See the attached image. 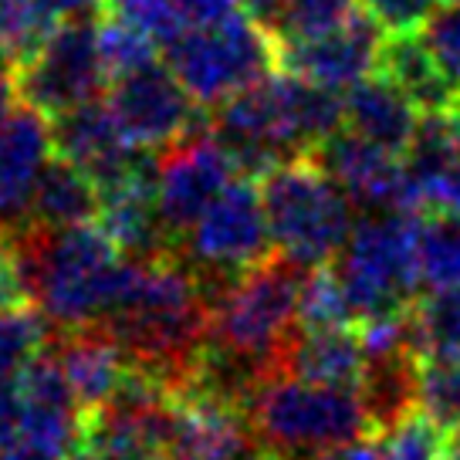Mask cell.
Returning <instances> with one entry per match:
<instances>
[{
	"label": "cell",
	"instance_id": "cell-1",
	"mask_svg": "<svg viewBox=\"0 0 460 460\" xmlns=\"http://www.w3.org/2000/svg\"><path fill=\"white\" fill-rule=\"evenodd\" d=\"M102 329L122 345L132 369L183 393L197 373L210 329V291L176 251L126 258Z\"/></svg>",
	"mask_w": 460,
	"mask_h": 460
},
{
	"label": "cell",
	"instance_id": "cell-2",
	"mask_svg": "<svg viewBox=\"0 0 460 460\" xmlns=\"http://www.w3.org/2000/svg\"><path fill=\"white\" fill-rule=\"evenodd\" d=\"M345 126V105L335 88L302 75H264L251 88L217 105L210 129L244 176L261 180L278 163L312 156Z\"/></svg>",
	"mask_w": 460,
	"mask_h": 460
},
{
	"label": "cell",
	"instance_id": "cell-3",
	"mask_svg": "<svg viewBox=\"0 0 460 460\" xmlns=\"http://www.w3.org/2000/svg\"><path fill=\"white\" fill-rule=\"evenodd\" d=\"M305 274L308 268L274 251L271 258L217 288L210 298L207 356L258 389L302 329Z\"/></svg>",
	"mask_w": 460,
	"mask_h": 460
},
{
	"label": "cell",
	"instance_id": "cell-4",
	"mask_svg": "<svg viewBox=\"0 0 460 460\" xmlns=\"http://www.w3.org/2000/svg\"><path fill=\"white\" fill-rule=\"evenodd\" d=\"M28 288V302L44 315L51 332L99 325L115 298L126 254L92 220L72 227L11 230Z\"/></svg>",
	"mask_w": 460,
	"mask_h": 460
},
{
	"label": "cell",
	"instance_id": "cell-5",
	"mask_svg": "<svg viewBox=\"0 0 460 460\" xmlns=\"http://www.w3.org/2000/svg\"><path fill=\"white\" fill-rule=\"evenodd\" d=\"M247 420L274 460H305L373 433L359 393L271 373L247 400Z\"/></svg>",
	"mask_w": 460,
	"mask_h": 460
},
{
	"label": "cell",
	"instance_id": "cell-6",
	"mask_svg": "<svg viewBox=\"0 0 460 460\" xmlns=\"http://www.w3.org/2000/svg\"><path fill=\"white\" fill-rule=\"evenodd\" d=\"M274 251L302 268H322L339 258L356 227L352 200L315 156H295L261 176Z\"/></svg>",
	"mask_w": 460,
	"mask_h": 460
},
{
	"label": "cell",
	"instance_id": "cell-7",
	"mask_svg": "<svg viewBox=\"0 0 460 460\" xmlns=\"http://www.w3.org/2000/svg\"><path fill=\"white\" fill-rule=\"evenodd\" d=\"M417 224L420 217L366 214L352 227L332 271L339 278L352 325L402 315L417 302Z\"/></svg>",
	"mask_w": 460,
	"mask_h": 460
},
{
	"label": "cell",
	"instance_id": "cell-8",
	"mask_svg": "<svg viewBox=\"0 0 460 460\" xmlns=\"http://www.w3.org/2000/svg\"><path fill=\"white\" fill-rule=\"evenodd\" d=\"M166 65L193 102L214 112L278 68V34L251 11H234L224 21L180 31L166 44Z\"/></svg>",
	"mask_w": 460,
	"mask_h": 460
},
{
	"label": "cell",
	"instance_id": "cell-9",
	"mask_svg": "<svg viewBox=\"0 0 460 460\" xmlns=\"http://www.w3.org/2000/svg\"><path fill=\"white\" fill-rule=\"evenodd\" d=\"M176 254L200 274L210 298L230 278L254 268L258 261L271 258V227H268V214H264V200L254 176L234 180L176 241Z\"/></svg>",
	"mask_w": 460,
	"mask_h": 460
},
{
	"label": "cell",
	"instance_id": "cell-10",
	"mask_svg": "<svg viewBox=\"0 0 460 460\" xmlns=\"http://www.w3.org/2000/svg\"><path fill=\"white\" fill-rule=\"evenodd\" d=\"M102 17V14H99ZM99 17L61 21L44 44L14 68L17 102L48 119L95 102L112 82L99 44Z\"/></svg>",
	"mask_w": 460,
	"mask_h": 460
},
{
	"label": "cell",
	"instance_id": "cell-11",
	"mask_svg": "<svg viewBox=\"0 0 460 460\" xmlns=\"http://www.w3.org/2000/svg\"><path fill=\"white\" fill-rule=\"evenodd\" d=\"M156 203L159 217L170 230L172 247L187 234L197 217L234 183L237 163L210 126L190 129L183 139L156 153Z\"/></svg>",
	"mask_w": 460,
	"mask_h": 460
},
{
	"label": "cell",
	"instance_id": "cell-12",
	"mask_svg": "<svg viewBox=\"0 0 460 460\" xmlns=\"http://www.w3.org/2000/svg\"><path fill=\"white\" fill-rule=\"evenodd\" d=\"M105 102L112 105L129 143L149 153L166 149L200 126L193 95L172 75L170 65H159V61H149L143 68L112 78V92Z\"/></svg>",
	"mask_w": 460,
	"mask_h": 460
},
{
	"label": "cell",
	"instance_id": "cell-13",
	"mask_svg": "<svg viewBox=\"0 0 460 460\" xmlns=\"http://www.w3.org/2000/svg\"><path fill=\"white\" fill-rule=\"evenodd\" d=\"M312 156L335 176V183L345 190L352 207L362 214H417L420 193L410 176V166L400 163V153H389L383 146L366 143L356 132L342 129L329 136Z\"/></svg>",
	"mask_w": 460,
	"mask_h": 460
},
{
	"label": "cell",
	"instance_id": "cell-14",
	"mask_svg": "<svg viewBox=\"0 0 460 460\" xmlns=\"http://www.w3.org/2000/svg\"><path fill=\"white\" fill-rule=\"evenodd\" d=\"M379 24L366 11H352L342 24L322 31L315 38L278 41V68L302 75L308 82L325 88H352L366 75H373L379 61Z\"/></svg>",
	"mask_w": 460,
	"mask_h": 460
},
{
	"label": "cell",
	"instance_id": "cell-15",
	"mask_svg": "<svg viewBox=\"0 0 460 460\" xmlns=\"http://www.w3.org/2000/svg\"><path fill=\"white\" fill-rule=\"evenodd\" d=\"M264 454L247 410L207 393H180L172 402L166 457L170 460H254Z\"/></svg>",
	"mask_w": 460,
	"mask_h": 460
},
{
	"label": "cell",
	"instance_id": "cell-16",
	"mask_svg": "<svg viewBox=\"0 0 460 460\" xmlns=\"http://www.w3.org/2000/svg\"><path fill=\"white\" fill-rule=\"evenodd\" d=\"M58 156L72 159L99 183V190L112 187L132 172L149 166V149L129 143L109 102H88L72 112L51 119Z\"/></svg>",
	"mask_w": 460,
	"mask_h": 460
},
{
	"label": "cell",
	"instance_id": "cell-17",
	"mask_svg": "<svg viewBox=\"0 0 460 460\" xmlns=\"http://www.w3.org/2000/svg\"><path fill=\"white\" fill-rule=\"evenodd\" d=\"M17 383L24 389V440L21 444L48 450L55 457H72L85 430V410L58 362L51 339L17 373Z\"/></svg>",
	"mask_w": 460,
	"mask_h": 460
},
{
	"label": "cell",
	"instance_id": "cell-18",
	"mask_svg": "<svg viewBox=\"0 0 460 460\" xmlns=\"http://www.w3.org/2000/svg\"><path fill=\"white\" fill-rule=\"evenodd\" d=\"M55 149L51 119L17 102L0 115V227L21 230L28 224L31 197Z\"/></svg>",
	"mask_w": 460,
	"mask_h": 460
},
{
	"label": "cell",
	"instance_id": "cell-19",
	"mask_svg": "<svg viewBox=\"0 0 460 460\" xmlns=\"http://www.w3.org/2000/svg\"><path fill=\"white\" fill-rule=\"evenodd\" d=\"M406 166L417 183L420 207L430 214H460V105L420 112Z\"/></svg>",
	"mask_w": 460,
	"mask_h": 460
},
{
	"label": "cell",
	"instance_id": "cell-20",
	"mask_svg": "<svg viewBox=\"0 0 460 460\" xmlns=\"http://www.w3.org/2000/svg\"><path fill=\"white\" fill-rule=\"evenodd\" d=\"M366 345L356 325H302L281 352L274 373H288L322 386L359 389Z\"/></svg>",
	"mask_w": 460,
	"mask_h": 460
},
{
	"label": "cell",
	"instance_id": "cell-21",
	"mask_svg": "<svg viewBox=\"0 0 460 460\" xmlns=\"http://www.w3.org/2000/svg\"><path fill=\"white\" fill-rule=\"evenodd\" d=\"M51 349H55L58 362H61L85 413L112 400L115 389L122 386V379L129 373V359H126L122 345L102 325L51 332Z\"/></svg>",
	"mask_w": 460,
	"mask_h": 460
},
{
	"label": "cell",
	"instance_id": "cell-22",
	"mask_svg": "<svg viewBox=\"0 0 460 460\" xmlns=\"http://www.w3.org/2000/svg\"><path fill=\"white\" fill-rule=\"evenodd\" d=\"M345 129L389 153H406L417 136L420 109L389 82L386 75H366L345 88Z\"/></svg>",
	"mask_w": 460,
	"mask_h": 460
},
{
	"label": "cell",
	"instance_id": "cell-23",
	"mask_svg": "<svg viewBox=\"0 0 460 460\" xmlns=\"http://www.w3.org/2000/svg\"><path fill=\"white\" fill-rule=\"evenodd\" d=\"M356 393L376 437L393 430L420 406V356L413 349L366 352V369Z\"/></svg>",
	"mask_w": 460,
	"mask_h": 460
},
{
	"label": "cell",
	"instance_id": "cell-24",
	"mask_svg": "<svg viewBox=\"0 0 460 460\" xmlns=\"http://www.w3.org/2000/svg\"><path fill=\"white\" fill-rule=\"evenodd\" d=\"M379 75H386L420 112H444L460 105V95L447 82L440 65L433 61L430 48L417 34H389L376 61Z\"/></svg>",
	"mask_w": 460,
	"mask_h": 460
},
{
	"label": "cell",
	"instance_id": "cell-25",
	"mask_svg": "<svg viewBox=\"0 0 460 460\" xmlns=\"http://www.w3.org/2000/svg\"><path fill=\"white\" fill-rule=\"evenodd\" d=\"M102 210V190L78 163L65 156H51L41 180L34 187L28 210V224L38 227H72V224H92Z\"/></svg>",
	"mask_w": 460,
	"mask_h": 460
},
{
	"label": "cell",
	"instance_id": "cell-26",
	"mask_svg": "<svg viewBox=\"0 0 460 460\" xmlns=\"http://www.w3.org/2000/svg\"><path fill=\"white\" fill-rule=\"evenodd\" d=\"M410 339L420 359L460 352V285L430 288L410 305Z\"/></svg>",
	"mask_w": 460,
	"mask_h": 460
},
{
	"label": "cell",
	"instance_id": "cell-27",
	"mask_svg": "<svg viewBox=\"0 0 460 460\" xmlns=\"http://www.w3.org/2000/svg\"><path fill=\"white\" fill-rule=\"evenodd\" d=\"M420 285H460V214H430L417 224Z\"/></svg>",
	"mask_w": 460,
	"mask_h": 460
},
{
	"label": "cell",
	"instance_id": "cell-28",
	"mask_svg": "<svg viewBox=\"0 0 460 460\" xmlns=\"http://www.w3.org/2000/svg\"><path fill=\"white\" fill-rule=\"evenodd\" d=\"M420 413L444 433L460 430V352L420 359Z\"/></svg>",
	"mask_w": 460,
	"mask_h": 460
},
{
	"label": "cell",
	"instance_id": "cell-29",
	"mask_svg": "<svg viewBox=\"0 0 460 460\" xmlns=\"http://www.w3.org/2000/svg\"><path fill=\"white\" fill-rule=\"evenodd\" d=\"M51 339V325L38 308H0V379H14Z\"/></svg>",
	"mask_w": 460,
	"mask_h": 460
},
{
	"label": "cell",
	"instance_id": "cell-30",
	"mask_svg": "<svg viewBox=\"0 0 460 460\" xmlns=\"http://www.w3.org/2000/svg\"><path fill=\"white\" fill-rule=\"evenodd\" d=\"M68 460H170L166 450L143 433L122 430L85 413V430Z\"/></svg>",
	"mask_w": 460,
	"mask_h": 460
},
{
	"label": "cell",
	"instance_id": "cell-31",
	"mask_svg": "<svg viewBox=\"0 0 460 460\" xmlns=\"http://www.w3.org/2000/svg\"><path fill=\"white\" fill-rule=\"evenodd\" d=\"M99 44L109 78H119L132 68H143L149 61H156V41L112 11H105L99 17Z\"/></svg>",
	"mask_w": 460,
	"mask_h": 460
},
{
	"label": "cell",
	"instance_id": "cell-32",
	"mask_svg": "<svg viewBox=\"0 0 460 460\" xmlns=\"http://www.w3.org/2000/svg\"><path fill=\"white\" fill-rule=\"evenodd\" d=\"M383 460H444V430L427 413H410L393 430L379 433Z\"/></svg>",
	"mask_w": 460,
	"mask_h": 460
},
{
	"label": "cell",
	"instance_id": "cell-33",
	"mask_svg": "<svg viewBox=\"0 0 460 460\" xmlns=\"http://www.w3.org/2000/svg\"><path fill=\"white\" fill-rule=\"evenodd\" d=\"M302 325H352L342 285L332 264L308 268L302 288Z\"/></svg>",
	"mask_w": 460,
	"mask_h": 460
},
{
	"label": "cell",
	"instance_id": "cell-34",
	"mask_svg": "<svg viewBox=\"0 0 460 460\" xmlns=\"http://www.w3.org/2000/svg\"><path fill=\"white\" fill-rule=\"evenodd\" d=\"M356 0H291L281 21L274 24L278 41H298V38H315L322 31L342 24L352 14Z\"/></svg>",
	"mask_w": 460,
	"mask_h": 460
},
{
	"label": "cell",
	"instance_id": "cell-35",
	"mask_svg": "<svg viewBox=\"0 0 460 460\" xmlns=\"http://www.w3.org/2000/svg\"><path fill=\"white\" fill-rule=\"evenodd\" d=\"M423 44L460 95V0H444L437 7V14L423 24Z\"/></svg>",
	"mask_w": 460,
	"mask_h": 460
},
{
	"label": "cell",
	"instance_id": "cell-36",
	"mask_svg": "<svg viewBox=\"0 0 460 460\" xmlns=\"http://www.w3.org/2000/svg\"><path fill=\"white\" fill-rule=\"evenodd\" d=\"M105 11L126 17L129 24H136L143 34H149V38L156 44H163V48L187 28L183 17L172 11L170 0H112Z\"/></svg>",
	"mask_w": 460,
	"mask_h": 460
},
{
	"label": "cell",
	"instance_id": "cell-37",
	"mask_svg": "<svg viewBox=\"0 0 460 460\" xmlns=\"http://www.w3.org/2000/svg\"><path fill=\"white\" fill-rule=\"evenodd\" d=\"M444 0H362V11L386 34H417Z\"/></svg>",
	"mask_w": 460,
	"mask_h": 460
},
{
	"label": "cell",
	"instance_id": "cell-38",
	"mask_svg": "<svg viewBox=\"0 0 460 460\" xmlns=\"http://www.w3.org/2000/svg\"><path fill=\"white\" fill-rule=\"evenodd\" d=\"M28 302V288L17 261V247L11 230L0 227V308H24Z\"/></svg>",
	"mask_w": 460,
	"mask_h": 460
},
{
	"label": "cell",
	"instance_id": "cell-39",
	"mask_svg": "<svg viewBox=\"0 0 460 460\" xmlns=\"http://www.w3.org/2000/svg\"><path fill=\"white\" fill-rule=\"evenodd\" d=\"M24 440V389L14 379H0V450Z\"/></svg>",
	"mask_w": 460,
	"mask_h": 460
},
{
	"label": "cell",
	"instance_id": "cell-40",
	"mask_svg": "<svg viewBox=\"0 0 460 460\" xmlns=\"http://www.w3.org/2000/svg\"><path fill=\"white\" fill-rule=\"evenodd\" d=\"M172 11L183 17L187 28H197V24H214V21H224L237 11V0H170Z\"/></svg>",
	"mask_w": 460,
	"mask_h": 460
},
{
	"label": "cell",
	"instance_id": "cell-41",
	"mask_svg": "<svg viewBox=\"0 0 460 460\" xmlns=\"http://www.w3.org/2000/svg\"><path fill=\"white\" fill-rule=\"evenodd\" d=\"M55 21H72V17H99L105 14V0H38Z\"/></svg>",
	"mask_w": 460,
	"mask_h": 460
},
{
	"label": "cell",
	"instance_id": "cell-42",
	"mask_svg": "<svg viewBox=\"0 0 460 460\" xmlns=\"http://www.w3.org/2000/svg\"><path fill=\"white\" fill-rule=\"evenodd\" d=\"M305 460H383V450L373 440H359V444L335 447V450H325V454H315V457Z\"/></svg>",
	"mask_w": 460,
	"mask_h": 460
},
{
	"label": "cell",
	"instance_id": "cell-43",
	"mask_svg": "<svg viewBox=\"0 0 460 460\" xmlns=\"http://www.w3.org/2000/svg\"><path fill=\"white\" fill-rule=\"evenodd\" d=\"M247 4V11L258 17L261 24H268V28L274 31V24L281 21V14L288 11V4L291 0H244Z\"/></svg>",
	"mask_w": 460,
	"mask_h": 460
},
{
	"label": "cell",
	"instance_id": "cell-44",
	"mask_svg": "<svg viewBox=\"0 0 460 460\" xmlns=\"http://www.w3.org/2000/svg\"><path fill=\"white\" fill-rule=\"evenodd\" d=\"M0 460H65V457H55V454L38 450V447L31 444H14L11 450H0Z\"/></svg>",
	"mask_w": 460,
	"mask_h": 460
},
{
	"label": "cell",
	"instance_id": "cell-45",
	"mask_svg": "<svg viewBox=\"0 0 460 460\" xmlns=\"http://www.w3.org/2000/svg\"><path fill=\"white\" fill-rule=\"evenodd\" d=\"M444 460H460V430L447 440V454H444Z\"/></svg>",
	"mask_w": 460,
	"mask_h": 460
},
{
	"label": "cell",
	"instance_id": "cell-46",
	"mask_svg": "<svg viewBox=\"0 0 460 460\" xmlns=\"http://www.w3.org/2000/svg\"><path fill=\"white\" fill-rule=\"evenodd\" d=\"M254 460H274V457H271V454H268V450H264V454H258V457H254Z\"/></svg>",
	"mask_w": 460,
	"mask_h": 460
},
{
	"label": "cell",
	"instance_id": "cell-47",
	"mask_svg": "<svg viewBox=\"0 0 460 460\" xmlns=\"http://www.w3.org/2000/svg\"><path fill=\"white\" fill-rule=\"evenodd\" d=\"M109 4H112V0H105V7H109Z\"/></svg>",
	"mask_w": 460,
	"mask_h": 460
}]
</instances>
